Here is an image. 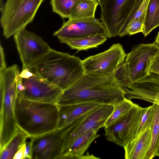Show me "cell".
Wrapping results in <instances>:
<instances>
[{
    "mask_svg": "<svg viewBox=\"0 0 159 159\" xmlns=\"http://www.w3.org/2000/svg\"><path fill=\"white\" fill-rule=\"evenodd\" d=\"M149 72L159 74V51L153 61L150 69Z\"/></svg>",
    "mask_w": 159,
    "mask_h": 159,
    "instance_id": "cell-29",
    "label": "cell"
},
{
    "mask_svg": "<svg viewBox=\"0 0 159 159\" xmlns=\"http://www.w3.org/2000/svg\"><path fill=\"white\" fill-rule=\"evenodd\" d=\"M126 55L120 43H114L107 50L82 60L84 75L101 76L114 74L124 62Z\"/></svg>",
    "mask_w": 159,
    "mask_h": 159,
    "instance_id": "cell-10",
    "label": "cell"
},
{
    "mask_svg": "<svg viewBox=\"0 0 159 159\" xmlns=\"http://www.w3.org/2000/svg\"><path fill=\"white\" fill-rule=\"evenodd\" d=\"M145 16L132 21L128 26L126 30V35H133L139 32H143Z\"/></svg>",
    "mask_w": 159,
    "mask_h": 159,
    "instance_id": "cell-27",
    "label": "cell"
},
{
    "mask_svg": "<svg viewBox=\"0 0 159 159\" xmlns=\"http://www.w3.org/2000/svg\"><path fill=\"white\" fill-rule=\"evenodd\" d=\"M153 103H156L159 105V93L156 95Z\"/></svg>",
    "mask_w": 159,
    "mask_h": 159,
    "instance_id": "cell-33",
    "label": "cell"
},
{
    "mask_svg": "<svg viewBox=\"0 0 159 159\" xmlns=\"http://www.w3.org/2000/svg\"><path fill=\"white\" fill-rule=\"evenodd\" d=\"M34 137L28 135L25 139V159H32Z\"/></svg>",
    "mask_w": 159,
    "mask_h": 159,
    "instance_id": "cell-28",
    "label": "cell"
},
{
    "mask_svg": "<svg viewBox=\"0 0 159 159\" xmlns=\"http://www.w3.org/2000/svg\"><path fill=\"white\" fill-rule=\"evenodd\" d=\"M14 38L23 65L22 69L33 66L51 49L41 37L25 28L15 34Z\"/></svg>",
    "mask_w": 159,
    "mask_h": 159,
    "instance_id": "cell-12",
    "label": "cell"
},
{
    "mask_svg": "<svg viewBox=\"0 0 159 159\" xmlns=\"http://www.w3.org/2000/svg\"><path fill=\"white\" fill-rule=\"evenodd\" d=\"M113 109V105H100L80 116L61 130L62 132L63 137L62 152L87 131L91 129L98 131L100 128L104 127Z\"/></svg>",
    "mask_w": 159,
    "mask_h": 159,
    "instance_id": "cell-8",
    "label": "cell"
},
{
    "mask_svg": "<svg viewBox=\"0 0 159 159\" xmlns=\"http://www.w3.org/2000/svg\"><path fill=\"white\" fill-rule=\"evenodd\" d=\"M44 0H7L1 11L4 36L8 39L33 20Z\"/></svg>",
    "mask_w": 159,
    "mask_h": 159,
    "instance_id": "cell-6",
    "label": "cell"
},
{
    "mask_svg": "<svg viewBox=\"0 0 159 159\" xmlns=\"http://www.w3.org/2000/svg\"><path fill=\"white\" fill-rule=\"evenodd\" d=\"M155 42L159 44V32L158 33L157 35L156 38V40Z\"/></svg>",
    "mask_w": 159,
    "mask_h": 159,
    "instance_id": "cell-34",
    "label": "cell"
},
{
    "mask_svg": "<svg viewBox=\"0 0 159 159\" xmlns=\"http://www.w3.org/2000/svg\"><path fill=\"white\" fill-rule=\"evenodd\" d=\"M134 104V103L130 100L125 98L121 102L113 105V110L106 121L105 127L110 125L127 113L131 108Z\"/></svg>",
    "mask_w": 159,
    "mask_h": 159,
    "instance_id": "cell-25",
    "label": "cell"
},
{
    "mask_svg": "<svg viewBox=\"0 0 159 159\" xmlns=\"http://www.w3.org/2000/svg\"><path fill=\"white\" fill-rule=\"evenodd\" d=\"M148 108L134 103L127 113L104 127L106 139L120 146L125 147L135 137L142 116Z\"/></svg>",
    "mask_w": 159,
    "mask_h": 159,
    "instance_id": "cell-9",
    "label": "cell"
},
{
    "mask_svg": "<svg viewBox=\"0 0 159 159\" xmlns=\"http://www.w3.org/2000/svg\"><path fill=\"white\" fill-rule=\"evenodd\" d=\"M153 118V106L148 107V109L143 114L141 122L137 132L135 136L149 127H152Z\"/></svg>",
    "mask_w": 159,
    "mask_h": 159,
    "instance_id": "cell-26",
    "label": "cell"
},
{
    "mask_svg": "<svg viewBox=\"0 0 159 159\" xmlns=\"http://www.w3.org/2000/svg\"><path fill=\"white\" fill-rule=\"evenodd\" d=\"M98 131L90 129L80 136L62 151L60 159H82L92 142L99 136Z\"/></svg>",
    "mask_w": 159,
    "mask_h": 159,
    "instance_id": "cell-18",
    "label": "cell"
},
{
    "mask_svg": "<svg viewBox=\"0 0 159 159\" xmlns=\"http://www.w3.org/2000/svg\"><path fill=\"white\" fill-rule=\"evenodd\" d=\"M20 74L16 64L0 71V149L19 129L16 121L14 107L18 95Z\"/></svg>",
    "mask_w": 159,
    "mask_h": 159,
    "instance_id": "cell-4",
    "label": "cell"
},
{
    "mask_svg": "<svg viewBox=\"0 0 159 159\" xmlns=\"http://www.w3.org/2000/svg\"><path fill=\"white\" fill-rule=\"evenodd\" d=\"M29 68L62 91L84 74L82 60L79 57L52 48Z\"/></svg>",
    "mask_w": 159,
    "mask_h": 159,
    "instance_id": "cell-3",
    "label": "cell"
},
{
    "mask_svg": "<svg viewBox=\"0 0 159 159\" xmlns=\"http://www.w3.org/2000/svg\"><path fill=\"white\" fill-rule=\"evenodd\" d=\"M25 143L15 154L13 159H24L25 157Z\"/></svg>",
    "mask_w": 159,
    "mask_h": 159,
    "instance_id": "cell-31",
    "label": "cell"
},
{
    "mask_svg": "<svg viewBox=\"0 0 159 159\" xmlns=\"http://www.w3.org/2000/svg\"><path fill=\"white\" fill-rule=\"evenodd\" d=\"M144 0H135L134 7L132 11L130 19V22L131 21L134 16L138 9L139 8L141 4Z\"/></svg>",
    "mask_w": 159,
    "mask_h": 159,
    "instance_id": "cell-32",
    "label": "cell"
},
{
    "mask_svg": "<svg viewBox=\"0 0 159 159\" xmlns=\"http://www.w3.org/2000/svg\"><path fill=\"white\" fill-rule=\"evenodd\" d=\"M159 51V44H142L134 46L126 54L125 60L114 73L115 79L122 89L143 79L149 72L151 66Z\"/></svg>",
    "mask_w": 159,
    "mask_h": 159,
    "instance_id": "cell-5",
    "label": "cell"
},
{
    "mask_svg": "<svg viewBox=\"0 0 159 159\" xmlns=\"http://www.w3.org/2000/svg\"><path fill=\"white\" fill-rule=\"evenodd\" d=\"M153 118L150 145L146 159H152L157 156L159 143V105L153 103Z\"/></svg>",
    "mask_w": 159,
    "mask_h": 159,
    "instance_id": "cell-23",
    "label": "cell"
},
{
    "mask_svg": "<svg viewBox=\"0 0 159 159\" xmlns=\"http://www.w3.org/2000/svg\"><path fill=\"white\" fill-rule=\"evenodd\" d=\"M157 156L159 157V143L157 152Z\"/></svg>",
    "mask_w": 159,
    "mask_h": 159,
    "instance_id": "cell-35",
    "label": "cell"
},
{
    "mask_svg": "<svg viewBox=\"0 0 159 159\" xmlns=\"http://www.w3.org/2000/svg\"><path fill=\"white\" fill-rule=\"evenodd\" d=\"M79 0H50L52 11L62 18L70 17L72 9Z\"/></svg>",
    "mask_w": 159,
    "mask_h": 159,
    "instance_id": "cell-24",
    "label": "cell"
},
{
    "mask_svg": "<svg viewBox=\"0 0 159 159\" xmlns=\"http://www.w3.org/2000/svg\"><path fill=\"white\" fill-rule=\"evenodd\" d=\"M125 98L124 91L115 79L114 74L84 75L62 91L56 103L65 105L88 102L113 106Z\"/></svg>",
    "mask_w": 159,
    "mask_h": 159,
    "instance_id": "cell-1",
    "label": "cell"
},
{
    "mask_svg": "<svg viewBox=\"0 0 159 159\" xmlns=\"http://www.w3.org/2000/svg\"><path fill=\"white\" fill-rule=\"evenodd\" d=\"M7 67L3 48L1 44L0 46V71Z\"/></svg>",
    "mask_w": 159,
    "mask_h": 159,
    "instance_id": "cell-30",
    "label": "cell"
},
{
    "mask_svg": "<svg viewBox=\"0 0 159 159\" xmlns=\"http://www.w3.org/2000/svg\"><path fill=\"white\" fill-rule=\"evenodd\" d=\"M98 5L97 0H79L73 6L68 19L95 18Z\"/></svg>",
    "mask_w": 159,
    "mask_h": 159,
    "instance_id": "cell-20",
    "label": "cell"
},
{
    "mask_svg": "<svg viewBox=\"0 0 159 159\" xmlns=\"http://www.w3.org/2000/svg\"><path fill=\"white\" fill-rule=\"evenodd\" d=\"M63 146L62 132L56 129L34 137L32 159H60Z\"/></svg>",
    "mask_w": 159,
    "mask_h": 159,
    "instance_id": "cell-14",
    "label": "cell"
},
{
    "mask_svg": "<svg viewBox=\"0 0 159 159\" xmlns=\"http://www.w3.org/2000/svg\"><path fill=\"white\" fill-rule=\"evenodd\" d=\"M99 35H107L104 25L95 18L68 20L53 33L59 39H73Z\"/></svg>",
    "mask_w": 159,
    "mask_h": 159,
    "instance_id": "cell-13",
    "label": "cell"
},
{
    "mask_svg": "<svg viewBox=\"0 0 159 159\" xmlns=\"http://www.w3.org/2000/svg\"><path fill=\"white\" fill-rule=\"evenodd\" d=\"M14 114L18 127L35 137L57 129L58 107L56 103L31 101L18 96Z\"/></svg>",
    "mask_w": 159,
    "mask_h": 159,
    "instance_id": "cell-2",
    "label": "cell"
},
{
    "mask_svg": "<svg viewBox=\"0 0 159 159\" xmlns=\"http://www.w3.org/2000/svg\"><path fill=\"white\" fill-rule=\"evenodd\" d=\"M62 91L32 72L29 76H20L17 96L31 101L56 103Z\"/></svg>",
    "mask_w": 159,
    "mask_h": 159,
    "instance_id": "cell-11",
    "label": "cell"
},
{
    "mask_svg": "<svg viewBox=\"0 0 159 159\" xmlns=\"http://www.w3.org/2000/svg\"><path fill=\"white\" fill-rule=\"evenodd\" d=\"M159 26V0H149L147 7L143 32L147 36L153 30Z\"/></svg>",
    "mask_w": 159,
    "mask_h": 159,
    "instance_id": "cell-21",
    "label": "cell"
},
{
    "mask_svg": "<svg viewBox=\"0 0 159 159\" xmlns=\"http://www.w3.org/2000/svg\"><path fill=\"white\" fill-rule=\"evenodd\" d=\"M3 4V0H0V4L2 5Z\"/></svg>",
    "mask_w": 159,
    "mask_h": 159,
    "instance_id": "cell-36",
    "label": "cell"
},
{
    "mask_svg": "<svg viewBox=\"0 0 159 159\" xmlns=\"http://www.w3.org/2000/svg\"><path fill=\"white\" fill-rule=\"evenodd\" d=\"M135 0H97L108 38L126 35Z\"/></svg>",
    "mask_w": 159,
    "mask_h": 159,
    "instance_id": "cell-7",
    "label": "cell"
},
{
    "mask_svg": "<svg viewBox=\"0 0 159 159\" xmlns=\"http://www.w3.org/2000/svg\"><path fill=\"white\" fill-rule=\"evenodd\" d=\"M28 136L19 128L17 133L6 145L0 149V158L13 159L15 153L25 143Z\"/></svg>",
    "mask_w": 159,
    "mask_h": 159,
    "instance_id": "cell-22",
    "label": "cell"
},
{
    "mask_svg": "<svg viewBox=\"0 0 159 159\" xmlns=\"http://www.w3.org/2000/svg\"><path fill=\"white\" fill-rule=\"evenodd\" d=\"M152 127L147 128L124 147L125 159H146L151 140Z\"/></svg>",
    "mask_w": 159,
    "mask_h": 159,
    "instance_id": "cell-17",
    "label": "cell"
},
{
    "mask_svg": "<svg viewBox=\"0 0 159 159\" xmlns=\"http://www.w3.org/2000/svg\"><path fill=\"white\" fill-rule=\"evenodd\" d=\"M107 38V35H99L77 39L59 40L61 43L66 44L72 49L81 51L97 48L104 43Z\"/></svg>",
    "mask_w": 159,
    "mask_h": 159,
    "instance_id": "cell-19",
    "label": "cell"
},
{
    "mask_svg": "<svg viewBox=\"0 0 159 159\" xmlns=\"http://www.w3.org/2000/svg\"><path fill=\"white\" fill-rule=\"evenodd\" d=\"M123 90L125 98L127 99L137 98L153 103L159 93V74L149 72L146 77Z\"/></svg>",
    "mask_w": 159,
    "mask_h": 159,
    "instance_id": "cell-15",
    "label": "cell"
},
{
    "mask_svg": "<svg viewBox=\"0 0 159 159\" xmlns=\"http://www.w3.org/2000/svg\"><path fill=\"white\" fill-rule=\"evenodd\" d=\"M94 103L58 105V120L57 129L61 130L80 116L100 105Z\"/></svg>",
    "mask_w": 159,
    "mask_h": 159,
    "instance_id": "cell-16",
    "label": "cell"
}]
</instances>
